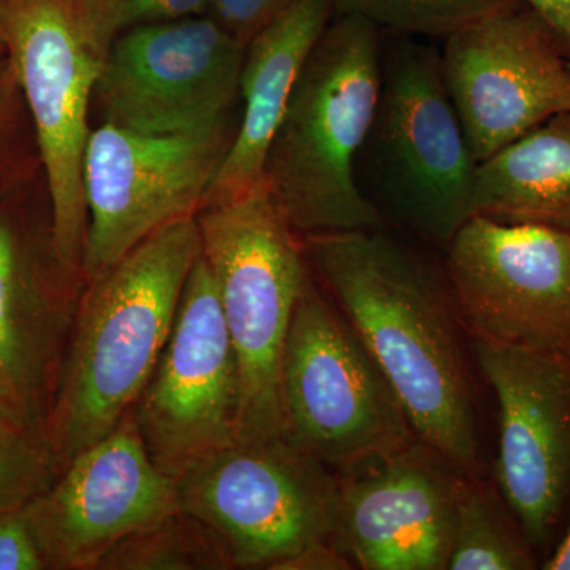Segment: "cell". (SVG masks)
<instances>
[{
  "label": "cell",
  "instance_id": "obj_7",
  "mask_svg": "<svg viewBox=\"0 0 570 570\" xmlns=\"http://www.w3.org/2000/svg\"><path fill=\"white\" fill-rule=\"evenodd\" d=\"M86 276L63 261L45 170L0 194V406L45 436Z\"/></svg>",
  "mask_w": 570,
  "mask_h": 570
},
{
  "label": "cell",
  "instance_id": "obj_8",
  "mask_svg": "<svg viewBox=\"0 0 570 570\" xmlns=\"http://www.w3.org/2000/svg\"><path fill=\"white\" fill-rule=\"evenodd\" d=\"M176 483L235 569L276 570L335 535L337 474L291 436L236 439Z\"/></svg>",
  "mask_w": 570,
  "mask_h": 570
},
{
  "label": "cell",
  "instance_id": "obj_32",
  "mask_svg": "<svg viewBox=\"0 0 570 570\" xmlns=\"http://www.w3.org/2000/svg\"><path fill=\"white\" fill-rule=\"evenodd\" d=\"M0 50H6V32H3L2 18H0Z\"/></svg>",
  "mask_w": 570,
  "mask_h": 570
},
{
  "label": "cell",
  "instance_id": "obj_5",
  "mask_svg": "<svg viewBox=\"0 0 570 570\" xmlns=\"http://www.w3.org/2000/svg\"><path fill=\"white\" fill-rule=\"evenodd\" d=\"M195 219L238 363L236 439L288 436L281 365L296 298L309 272L302 238L264 181L236 200L202 209Z\"/></svg>",
  "mask_w": 570,
  "mask_h": 570
},
{
  "label": "cell",
  "instance_id": "obj_3",
  "mask_svg": "<svg viewBox=\"0 0 570 570\" xmlns=\"http://www.w3.org/2000/svg\"><path fill=\"white\" fill-rule=\"evenodd\" d=\"M382 37L365 18L335 13L299 71L264 168L299 238L385 227L355 183L381 89Z\"/></svg>",
  "mask_w": 570,
  "mask_h": 570
},
{
  "label": "cell",
  "instance_id": "obj_9",
  "mask_svg": "<svg viewBox=\"0 0 570 570\" xmlns=\"http://www.w3.org/2000/svg\"><path fill=\"white\" fill-rule=\"evenodd\" d=\"M238 121L235 111L189 134H138L110 122L91 129L82 164L86 281L165 225L197 217Z\"/></svg>",
  "mask_w": 570,
  "mask_h": 570
},
{
  "label": "cell",
  "instance_id": "obj_22",
  "mask_svg": "<svg viewBox=\"0 0 570 570\" xmlns=\"http://www.w3.org/2000/svg\"><path fill=\"white\" fill-rule=\"evenodd\" d=\"M336 13L356 14L382 32L449 39L523 0H332Z\"/></svg>",
  "mask_w": 570,
  "mask_h": 570
},
{
  "label": "cell",
  "instance_id": "obj_28",
  "mask_svg": "<svg viewBox=\"0 0 570 570\" xmlns=\"http://www.w3.org/2000/svg\"><path fill=\"white\" fill-rule=\"evenodd\" d=\"M354 569L346 554L333 540H317L277 566L276 570H347Z\"/></svg>",
  "mask_w": 570,
  "mask_h": 570
},
{
  "label": "cell",
  "instance_id": "obj_4",
  "mask_svg": "<svg viewBox=\"0 0 570 570\" xmlns=\"http://www.w3.org/2000/svg\"><path fill=\"white\" fill-rule=\"evenodd\" d=\"M475 167L436 45L384 32L376 111L355 159L360 194L387 227L445 250L472 216Z\"/></svg>",
  "mask_w": 570,
  "mask_h": 570
},
{
  "label": "cell",
  "instance_id": "obj_20",
  "mask_svg": "<svg viewBox=\"0 0 570 570\" xmlns=\"http://www.w3.org/2000/svg\"><path fill=\"white\" fill-rule=\"evenodd\" d=\"M542 560L498 487L463 475L456 491L450 570H532Z\"/></svg>",
  "mask_w": 570,
  "mask_h": 570
},
{
  "label": "cell",
  "instance_id": "obj_6",
  "mask_svg": "<svg viewBox=\"0 0 570 570\" xmlns=\"http://www.w3.org/2000/svg\"><path fill=\"white\" fill-rule=\"evenodd\" d=\"M281 401L288 436L335 472L419 439L384 371L311 268L285 341Z\"/></svg>",
  "mask_w": 570,
  "mask_h": 570
},
{
  "label": "cell",
  "instance_id": "obj_15",
  "mask_svg": "<svg viewBox=\"0 0 570 570\" xmlns=\"http://www.w3.org/2000/svg\"><path fill=\"white\" fill-rule=\"evenodd\" d=\"M442 41V77L475 163L570 110V59L527 3Z\"/></svg>",
  "mask_w": 570,
  "mask_h": 570
},
{
  "label": "cell",
  "instance_id": "obj_11",
  "mask_svg": "<svg viewBox=\"0 0 570 570\" xmlns=\"http://www.w3.org/2000/svg\"><path fill=\"white\" fill-rule=\"evenodd\" d=\"M245 55L209 13L135 26L112 40L92 104L132 132H195L236 111Z\"/></svg>",
  "mask_w": 570,
  "mask_h": 570
},
{
  "label": "cell",
  "instance_id": "obj_26",
  "mask_svg": "<svg viewBox=\"0 0 570 570\" xmlns=\"http://www.w3.org/2000/svg\"><path fill=\"white\" fill-rule=\"evenodd\" d=\"M295 0H212L208 13L245 47Z\"/></svg>",
  "mask_w": 570,
  "mask_h": 570
},
{
  "label": "cell",
  "instance_id": "obj_16",
  "mask_svg": "<svg viewBox=\"0 0 570 570\" xmlns=\"http://www.w3.org/2000/svg\"><path fill=\"white\" fill-rule=\"evenodd\" d=\"M179 509L178 483L153 463L130 409L22 512L48 570H97L112 546Z\"/></svg>",
  "mask_w": 570,
  "mask_h": 570
},
{
  "label": "cell",
  "instance_id": "obj_23",
  "mask_svg": "<svg viewBox=\"0 0 570 570\" xmlns=\"http://www.w3.org/2000/svg\"><path fill=\"white\" fill-rule=\"evenodd\" d=\"M43 170L39 138L17 70L0 50V194Z\"/></svg>",
  "mask_w": 570,
  "mask_h": 570
},
{
  "label": "cell",
  "instance_id": "obj_21",
  "mask_svg": "<svg viewBox=\"0 0 570 570\" xmlns=\"http://www.w3.org/2000/svg\"><path fill=\"white\" fill-rule=\"evenodd\" d=\"M216 534L200 520L178 512L112 546L97 570H232Z\"/></svg>",
  "mask_w": 570,
  "mask_h": 570
},
{
  "label": "cell",
  "instance_id": "obj_17",
  "mask_svg": "<svg viewBox=\"0 0 570 570\" xmlns=\"http://www.w3.org/2000/svg\"><path fill=\"white\" fill-rule=\"evenodd\" d=\"M337 549L365 570H444L463 472L425 442L336 472Z\"/></svg>",
  "mask_w": 570,
  "mask_h": 570
},
{
  "label": "cell",
  "instance_id": "obj_29",
  "mask_svg": "<svg viewBox=\"0 0 570 570\" xmlns=\"http://www.w3.org/2000/svg\"><path fill=\"white\" fill-rule=\"evenodd\" d=\"M550 26L570 59V0H523Z\"/></svg>",
  "mask_w": 570,
  "mask_h": 570
},
{
  "label": "cell",
  "instance_id": "obj_10",
  "mask_svg": "<svg viewBox=\"0 0 570 570\" xmlns=\"http://www.w3.org/2000/svg\"><path fill=\"white\" fill-rule=\"evenodd\" d=\"M0 18L39 138L59 253L85 273L82 164L104 58L85 31L78 0H0Z\"/></svg>",
  "mask_w": 570,
  "mask_h": 570
},
{
  "label": "cell",
  "instance_id": "obj_14",
  "mask_svg": "<svg viewBox=\"0 0 570 570\" xmlns=\"http://www.w3.org/2000/svg\"><path fill=\"white\" fill-rule=\"evenodd\" d=\"M471 341L497 396V487L543 564L570 521V355Z\"/></svg>",
  "mask_w": 570,
  "mask_h": 570
},
{
  "label": "cell",
  "instance_id": "obj_18",
  "mask_svg": "<svg viewBox=\"0 0 570 570\" xmlns=\"http://www.w3.org/2000/svg\"><path fill=\"white\" fill-rule=\"evenodd\" d=\"M335 13L332 0H295L247 43L238 129L202 209L236 200L264 181L266 156L299 71Z\"/></svg>",
  "mask_w": 570,
  "mask_h": 570
},
{
  "label": "cell",
  "instance_id": "obj_1",
  "mask_svg": "<svg viewBox=\"0 0 570 570\" xmlns=\"http://www.w3.org/2000/svg\"><path fill=\"white\" fill-rule=\"evenodd\" d=\"M302 242L311 272L376 358L420 441L482 478L466 328L444 261L387 225Z\"/></svg>",
  "mask_w": 570,
  "mask_h": 570
},
{
  "label": "cell",
  "instance_id": "obj_24",
  "mask_svg": "<svg viewBox=\"0 0 570 570\" xmlns=\"http://www.w3.org/2000/svg\"><path fill=\"white\" fill-rule=\"evenodd\" d=\"M82 26L102 58L112 40L135 26L208 13L212 0H78Z\"/></svg>",
  "mask_w": 570,
  "mask_h": 570
},
{
  "label": "cell",
  "instance_id": "obj_13",
  "mask_svg": "<svg viewBox=\"0 0 570 570\" xmlns=\"http://www.w3.org/2000/svg\"><path fill=\"white\" fill-rule=\"evenodd\" d=\"M444 268L471 340L570 355V232L471 216Z\"/></svg>",
  "mask_w": 570,
  "mask_h": 570
},
{
  "label": "cell",
  "instance_id": "obj_12",
  "mask_svg": "<svg viewBox=\"0 0 570 570\" xmlns=\"http://www.w3.org/2000/svg\"><path fill=\"white\" fill-rule=\"evenodd\" d=\"M239 400L234 344L200 254L159 362L134 406L153 463L178 482L234 444Z\"/></svg>",
  "mask_w": 570,
  "mask_h": 570
},
{
  "label": "cell",
  "instance_id": "obj_30",
  "mask_svg": "<svg viewBox=\"0 0 570 570\" xmlns=\"http://www.w3.org/2000/svg\"><path fill=\"white\" fill-rule=\"evenodd\" d=\"M542 569L570 570V521L560 542L551 551L550 557L543 561Z\"/></svg>",
  "mask_w": 570,
  "mask_h": 570
},
{
  "label": "cell",
  "instance_id": "obj_19",
  "mask_svg": "<svg viewBox=\"0 0 570 570\" xmlns=\"http://www.w3.org/2000/svg\"><path fill=\"white\" fill-rule=\"evenodd\" d=\"M471 213L570 232V110L478 164Z\"/></svg>",
  "mask_w": 570,
  "mask_h": 570
},
{
  "label": "cell",
  "instance_id": "obj_2",
  "mask_svg": "<svg viewBox=\"0 0 570 570\" xmlns=\"http://www.w3.org/2000/svg\"><path fill=\"white\" fill-rule=\"evenodd\" d=\"M198 255L197 219L189 217L154 232L86 281L45 425L59 472L134 409L174 328Z\"/></svg>",
  "mask_w": 570,
  "mask_h": 570
},
{
  "label": "cell",
  "instance_id": "obj_27",
  "mask_svg": "<svg viewBox=\"0 0 570 570\" xmlns=\"http://www.w3.org/2000/svg\"><path fill=\"white\" fill-rule=\"evenodd\" d=\"M0 570H48L22 509L0 513Z\"/></svg>",
  "mask_w": 570,
  "mask_h": 570
},
{
  "label": "cell",
  "instance_id": "obj_31",
  "mask_svg": "<svg viewBox=\"0 0 570 570\" xmlns=\"http://www.w3.org/2000/svg\"><path fill=\"white\" fill-rule=\"evenodd\" d=\"M22 433H28V431L22 430V428L3 411L2 406H0V439L17 436V434Z\"/></svg>",
  "mask_w": 570,
  "mask_h": 570
},
{
  "label": "cell",
  "instance_id": "obj_25",
  "mask_svg": "<svg viewBox=\"0 0 570 570\" xmlns=\"http://www.w3.org/2000/svg\"><path fill=\"white\" fill-rule=\"evenodd\" d=\"M58 474L50 445L41 434L0 439V513L24 509Z\"/></svg>",
  "mask_w": 570,
  "mask_h": 570
}]
</instances>
